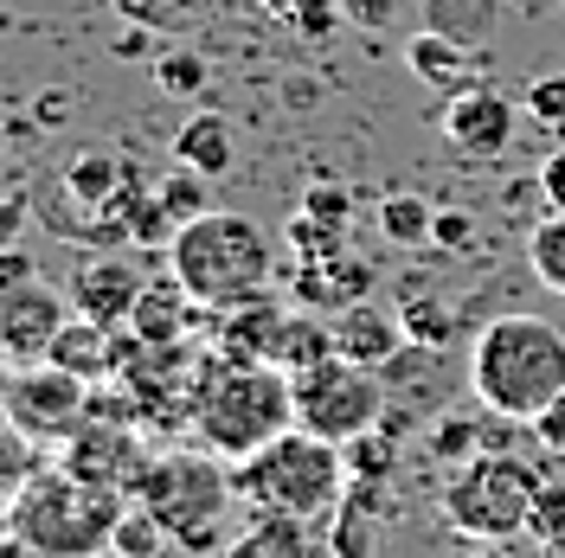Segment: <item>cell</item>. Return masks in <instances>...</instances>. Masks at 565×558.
Returning <instances> with one entry per match:
<instances>
[{
  "label": "cell",
  "instance_id": "obj_1",
  "mask_svg": "<svg viewBox=\"0 0 565 558\" xmlns=\"http://www.w3.org/2000/svg\"><path fill=\"white\" fill-rule=\"evenodd\" d=\"M469 391L501 423H533L553 398H565V328L540 314H501L476 334Z\"/></svg>",
  "mask_w": 565,
  "mask_h": 558
},
{
  "label": "cell",
  "instance_id": "obj_2",
  "mask_svg": "<svg viewBox=\"0 0 565 558\" xmlns=\"http://www.w3.org/2000/svg\"><path fill=\"white\" fill-rule=\"evenodd\" d=\"M168 264H174V277L186 282V296L200 309L225 314V309H245V302H264L270 296L277 245H270V232L257 218L212 206L168 238Z\"/></svg>",
  "mask_w": 565,
  "mask_h": 558
},
{
  "label": "cell",
  "instance_id": "obj_3",
  "mask_svg": "<svg viewBox=\"0 0 565 558\" xmlns=\"http://www.w3.org/2000/svg\"><path fill=\"white\" fill-rule=\"evenodd\" d=\"M289 423H296V385L282 366H232L225 353L200 360V391H193V418H186L200 450L245 462Z\"/></svg>",
  "mask_w": 565,
  "mask_h": 558
},
{
  "label": "cell",
  "instance_id": "obj_4",
  "mask_svg": "<svg viewBox=\"0 0 565 558\" xmlns=\"http://www.w3.org/2000/svg\"><path fill=\"white\" fill-rule=\"evenodd\" d=\"M129 514V494L97 489L84 475H71L65 462L33 469L26 489L7 507V533L26 539L39 558H104L116 546V526Z\"/></svg>",
  "mask_w": 565,
  "mask_h": 558
},
{
  "label": "cell",
  "instance_id": "obj_5",
  "mask_svg": "<svg viewBox=\"0 0 565 558\" xmlns=\"http://www.w3.org/2000/svg\"><path fill=\"white\" fill-rule=\"evenodd\" d=\"M232 482L250 507H270V514H296V521H321L341 507L348 494V455L334 437H316L302 423H289L282 437H270L257 455L232 462Z\"/></svg>",
  "mask_w": 565,
  "mask_h": 558
},
{
  "label": "cell",
  "instance_id": "obj_6",
  "mask_svg": "<svg viewBox=\"0 0 565 558\" xmlns=\"http://www.w3.org/2000/svg\"><path fill=\"white\" fill-rule=\"evenodd\" d=\"M232 462L212 450H168L148 462V475L136 482V507H148L154 521L168 526L180 552H218V526H225V507H232Z\"/></svg>",
  "mask_w": 565,
  "mask_h": 558
},
{
  "label": "cell",
  "instance_id": "obj_7",
  "mask_svg": "<svg viewBox=\"0 0 565 558\" xmlns=\"http://www.w3.org/2000/svg\"><path fill=\"white\" fill-rule=\"evenodd\" d=\"M546 489V475L508 450H482L469 455L457 475L444 482V521L457 526L462 539L482 546H508L533 526V501Z\"/></svg>",
  "mask_w": 565,
  "mask_h": 558
},
{
  "label": "cell",
  "instance_id": "obj_8",
  "mask_svg": "<svg viewBox=\"0 0 565 558\" xmlns=\"http://www.w3.org/2000/svg\"><path fill=\"white\" fill-rule=\"evenodd\" d=\"M289 385H296V423L316 430V437L353 443V437L386 423V373L353 366L341 353H328L309 373H289Z\"/></svg>",
  "mask_w": 565,
  "mask_h": 558
},
{
  "label": "cell",
  "instance_id": "obj_9",
  "mask_svg": "<svg viewBox=\"0 0 565 558\" xmlns=\"http://www.w3.org/2000/svg\"><path fill=\"white\" fill-rule=\"evenodd\" d=\"M0 405L33 443H45V437L65 443L90 418V379H77L52 360H33V366H13V379H0Z\"/></svg>",
  "mask_w": 565,
  "mask_h": 558
},
{
  "label": "cell",
  "instance_id": "obj_10",
  "mask_svg": "<svg viewBox=\"0 0 565 558\" xmlns=\"http://www.w3.org/2000/svg\"><path fill=\"white\" fill-rule=\"evenodd\" d=\"M58 462H65L71 475H84V482H97V489H116V494L136 501V482L148 475L154 455H148V443H141L122 418L104 423V411H90V418L58 443Z\"/></svg>",
  "mask_w": 565,
  "mask_h": 558
},
{
  "label": "cell",
  "instance_id": "obj_11",
  "mask_svg": "<svg viewBox=\"0 0 565 558\" xmlns=\"http://www.w3.org/2000/svg\"><path fill=\"white\" fill-rule=\"evenodd\" d=\"M514 104L489 90V84H476V90H462V97H444V141L469 154V161H494V154H508L514 148Z\"/></svg>",
  "mask_w": 565,
  "mask_h": 558
},
{
  "label": "cell",
  "instance_id": "obj_12",
  "mask_svg": "<svg viewBox=\"0 0 565 558\" xmlns=\"http://www.w3.org/2000/svg\"><path fill=\"white\" fill-rule=\"evenodd\" d=\"M65 328V309L45 282H20V289H0V360L7 366H33L52 353V334Z\"/></svg>",
  "mask_w": 565,
  "mask_h": 558
},
{
  "label": "cell",
  "instance_id": "obj_13",
  "mask_svg": "<svg viewBox=\"0 0 565 558\" xmlns=\"http://www.w3.org/2000/svg\"><path fill=\"white\" fill-rule=\"evenodd\" d=\"M373 282L380 270L360 257V250H328V257H296V302L316 314H341L353 302H366L373 296Z\"/></svg>",
  "mask_w": 565,
  "mask_h": 558
},
{
  "label": "cell",
  "instance_id": "obj_14",
  "mask_svg": "<svg viewBox=\"0 0 565 558\" xmlns=\"http://www.w3.org/2000/svg\"><path fill=\"white\" fill-rule=\"evenodd\" d=\"M141 270L129 264V257H84L77 264V277H71V302H77V314H90V321H104V328H129V314H136L141 302Z\"/></svg>",
  "mask_w": 565,
  "mask_h": 558
},
{
  "label": "cell",
  "instance_id": "obj_15",
  "mask_svg": "<svg viewBox=\"0 0 565 558\" xmlns=\"http://www.w3.org/2000/svg\"><path fill=\"white\" fill-rule=\"evenodd\" d=\"M328 321H334V353L353 360V366H373V373H386L405 353V341H412L398 309H373V302H353V309L328 314Z\"/></svg>",
  "mask_w": 565,
  "mask_h": 558
},
{
  "label": "cell",
  "instance_id": "obj_16",
  "mask_svg": "<svg viewBox=\"0 0 565 558\" xmlns=\"http://www.w3.org/2000/svg\"><path fill=\"white\" fill-rule=\"evenodd\" d=\"M405 71L418 77L424 90H437V97H462V90L482 84L476 77V52L462 39L437 33V26H418V33L405 39Z\"/></svg>",
  "mask_w": 565,
  "mask_h": 558
},
{
  "label": "cell",
  "instance_id": "obj_17",
  "mask_svg": "<svg viewBox=\"0 0 565 558\" xmlns=\"http://www.w3.org/2000/svg\"><path fill=\"white\" fill-rule=\"evenodd\" d=\"M282 314L270 296L264 302H245V309H225L218 314V341L212 353H225L232 366H277V334H282Z\"/></svg>",
  "mask_w": 565,
  "mask_h": 558
},
{
  "label": "cell",
  "instance_id": "obj_18",
  "mask_svg": "<svg viewBox=\"0 0 565 558\" xmlns=\"http://www.w3.org/2000/svg\"><path fill=\"white\" fill-rule=\"evenodd\" d=\"M116 353H122V328H104V321L77 314V321H65V328L52 334V353H45V360L97 385V379H109V373H116Z\"/></svg>",
  "mask_w": 565,
  "mask_h": 558
},
{
  "label": "cell",
  "instance_id": "obj_19",
  "mask_svg": "<svg viewBox=\"0 0 565 558\" xmlns=\"http://www.w3.org/2000/svg\"><path fill=\"white\" fill-rule=\"evenodd\" d=\"M193 314H206L193 296H186V282H148L141 289L136 314H129V334L148 341V347H180L186 334H193Z\"/></svg>",
  "mask_w": 565,
  "mask_h": 558
},
{
  "label": "cell",
  "instance_id": "obj_20",
  "mask_svg": "<svg viewBox=\"0 0 565 558\" xmlns=\"http://www.w3.org/2000/svg\"><path fill=\"white\" fill-rule=\"evenodd\" d=\"M380 514H386V482H353L334 507V533H328L334 558H380V539H373Z\"/></svg>",
  "mask_w": 565,
  "mask_h": 558
},
{
  "label": "cell",
  "instance_id": "obj_21",
  "mask_svg": "<svg viewBox=\"0 0 565 558\" xmlns=\"http://www.w3.org/2000/svg\"><path fill=\"white\" fill-rule=\"evenodd\" d=\"M309 521L296 514H270V507H250V526L238 539H225L212 558H309Z\"/></svg>",
  "mask_w": 565,
  "mask_h": 558
},
{
  "label": "cell",
  "instance_id": "obj_22",
  "mask_svg": "<svg viewBox=\"0 0 565 558\" xmlns=\"http://www.w3.org/2000/svg\"><path fill=\"white\" fill-rule=\"evenodd\" d=\"M232 122L218 116V109H200V116H186L174 129V161L180 168H193V174H206V180H225L232 174Z\"/></svg>",
  "mask_w": 565,
  "mask_h": 558
},
{
  "label": "cell",
  "instance_id": "obj_23",
  "mask_svg": "<svg viewBox=\"0 0 565 558\" xmlns=\"http://www.w3.org/2000/svg\"><path fill=\"white\" fill-rule=\"evenodd\" d=\"M398 321H405V334H412V347L424 353H437V347H450L462 334V314L444 302V296H430L424 282H405L398 289Z\"/></svg>",
  "mask_w": 565,
  "mask_h": 558
},
{
  "label": "cell",
  "instance_id": "obj_24",
  "mask_svg": "<svg viewBox=\"0 0 565 558\" xmlns=\"http://www.w3.org/2000/svg\"><path fill=\"white\" fill-rule=\"evenodd\" d=\"M424 26L462 39L469 52H482L501 26V0H424Z\"/></svg>",
  "mask_w": 565,
  "mask_h": 558
},
{
  "label": "cell",
  "instance_id": "obj_25",
  "mask_svg": "<svg viewBox=\"0 0 565 558\" xmlns=\"http://www.w3.org/2000/svg\"><path fill=\"white\" fill-rule=\"evenodd\" d=\"M334 353V321H321L316 309L302 314H282V334H277V366L282 373H309Z\"/></svg>",
  "mask_w": 565,
  "mask_h": 558
},
{
  "label": "cell",
  "instance_id": "obj_26",
  "mask_svg": "<svg viewBox=\"0 0 565 558\" xmlns=\"http://www.w3.org/2000/svg\"><path fill=\"white\" fill-rule=\"evenodd\" d=\"M154 200H161V212H168V225H193L200 212H212V180L193 174V168H168V174H154Z\"/></svg>",
  "mask_w": 565,
  "mask_h": 558
},
{
  "label": "cell",
  "instance_id": "obj_27",
  "mask_svg": "<svg viewBox=\"0 0 565 558\" xmlns=\"http://www.w3.org/2000/svg\"><path fill=\"white\" fill-rule=\"evenodd\" d=\"M430 225H437V212L424 206L418 193H386L380 200V238L386 245H430Z\"/></svg>",
  "mask_w": 565,
  "mask_h": 558
},
{
  "label": "cell",
  "instance_id": "obj_28",
  "mask_svg": "<svg viewBox=\"0 0 565 558\" xmlns=\"http://www.w3.org/2000/svg\"><path fill=\"white\" fill-rule=\"evenodd\" d=\"M26 475H33V437L7 418V405H0V514L13 507V494L26 489Z\"/></svg>",
  "mask_w": 565,
  "mask_h": 558
},
{
  "label": "cell",
  "instance_id": "obj_29",
  "mask_svg": "<svg viewBox=\"0 0 565 558\" xmlns=\"http://www.w3.org/2000/svg\"><path fill=\"white\" fill-rule=\"evenodd\" d=\"M527 264H533V277L546 282L553 296H565V212H553V218H540V225H533Z\"/></svg>",
  "mask_w": 565,
  "mask_h": 558
},
{
  "label": "cell",
  "instance_id": "obj_30",
  "mask_svg": "<svg viewBox=\"0 0 565 558\" xmlns=\"http://www.w3.org/2000/svg\"><path fill=\"white\" fill-rule=\"evenodd\" d=\"M282 26H296L302 39H334L348 20H341V0H264Z\"/></svg>",
  "mask_w": 565,
  "mask_h": 558
},
{
  "label": "cell",
  "instance_id": "obj_31",
  "mask_svg": "<svg viewBox=\"0 0 565 558\" xmlns=\"http://www.w3.org/2000/svg\"><path fill=\"white\" fill-rule=\"evenodd\" d=\"M168 546H174V539H168V526L154 521L148 507L129 501V514H122V526H116V546H109V552H116V558H161Z\"/></svg>",
  "mask_w": 565,
  "mask_h": 558
},
{
  "label": "cell",
  "instance_id": "obj_32",
  "mask_svg": "<svg viewBox=\"0 0 565 558\" xmlns=\"http://www.w3.org/2000/svg\"><path fill=\"white\" fill-rule=\"evenodd\" d=\"M206 52H186V45H180V52H161V58H154V84H161V90H168V97H180V104H186V97H200V90H206Z\"/></svg>",
  "mask_w": 565,
  "mask_h": 558
},
{
  "label": "cell",
  "instance_id": "obj_33",
  "mask_svg": "<svg viewBox=\"0 0 565 558\" xmlns=\"http://www.w3.org/2000/svg\"><path fill=\"white\" fill-rule=\"evenodd\" d=\"M341 455H348V475L353 482H386L392 475V437H386V423L380 430H366V437H353V443H341Z\"/></svg>",
  "mask_w": 565,
  "mask_h": 558
},
{
  "label": "cell",
  "instance_id": "obj_34",
  "mask_svg": "<svg viewBox=\"0 0 565 558\" xmlns=\"http://www.w3.org/2000/svg\"><path fill=\"white\" fill-rule=\"evenodd\" d=\"M282 238H289V250H296V257H328V250H348V225L316 218V212H296Z\"/></svg>",
  "mask_w": 565,
  "mask_h": 558
},
{
  "label": "cell",
  "instance_id": "obj_35",
  "mask_svg": "<svg viewBox=\"0 0 565 558\" xmlns=\"http://www.w3.org/2000/svg\"><path fill=\"white\" fill-rule=\"evenodd\" d=\"M129 26H154V33H168V26H186L206 0H109Z\"/></svg>",
  "mask_w": 565,
  "mask_h": 558
},
{
  "label": "cell",
  "instance_id": "obj_36",
  "mask_svg": "<svg viewBox=\"0 0 565 558\" xmlns=\"http://www.w3.org/2000/svg\"><path fill=\"white\" fill-rule=\"evenodd\" d=\"M482 437H489V430H482V423L476 418H462V411H450V418L437 423V430H430V443H424V450L437 455V462H469V455H476V443H482Z\"/></svg>",
  "mask_w": 565,
  "mask_h": 558
},
{
  "label": "cell",
  "instance_id": "obj_37",
  "mask_svg": "<svg viewBox=\"0 0 565 558\" xmlns=\"http://www.w3.org/2000/svg\"><path fill=\"white\" fill-rule=\"evenodd\" d=\"M527 539H540L546 552H565V482H546V489H540Z\"/></svg>",
  "mask_w": 565,
  "mask_h": 558
},
{
  "label": "cell",
  "instance_id": "obj_38",
  "mask_svg": "<svg viewBox=\"0 0 565 558\" xmlns=\"http://www.w3.org/2000/svg\"><path fill=\"white\" fill-rule=\"evenodd\" d=\"M527 116L533 122H565V71H546V77H533L527 84Z\"/></svg>",
  "mask_w": 565,
  "mask_h": 558
},
{
  "label": "cell",
  "instance_id": "obj_39",
  "mask_svg": "<svg viewBox=\"0 0 565 558\" xmlns=\"http://www.w3.org/2000/svg\"><path fill=\"white\" fill-rule=\"evenodd\" d=\"M341 20L360 26V33H380V26L398 20V0H341Z\"/></svg>",
  "mask_w": 565,
  "mask_h": 558
},
{
  "label": "cell",
  "instance_id": "obj_40",
  "mask_svg": "<svg viewBox=\"0 0 565 558\" xmlns=\"http://www.w3.org/2000/svg\"><path fill=\"white\" fill-rule=\"evenodd\" d=\"M302 212H316V218H334V225H348L353 193H348V186H328V180H321V186H309V193H302Z\"/></svg>",
  "mask_w": 565,
  "mask_h": 558
},
{
  "label": "cell",
  "instance_id": "obj_41",
  "mask_svg": "<svg viewBox=\"0 0 565 558\" xmlns=\"http://www.w3.org/2000/svg\"><path fill=\"white\" fill-rule=\"evenodd\" d=\"M476 238V218L469 212H437V225H430V245L437 250H462Z\"/></svg>",
  "mask_w": 565,
  "mask_h": 558
},
{
  "label": "cell",
  "instance_id": "obj_42",
  "mask_svg": "<svg viewBox=\"0 0 565 558\" xmlns=\"http://www.w3.org/2000/svg\"><path fill=\"white\" fill-rule=\"evenodd\" d=\"M533 437H540V450H553L565 462V398H553V405L533 418Z\"/></svg>",
  "mask_w": 565,
  "mask_h": 558
},
{
  "label": "cell",
  "instance_id": "obj_43",
  "mask_svg": "<svg viewBox=\"0 0 565 558\" xmlns=\"http://www.w3.org/2000/svg\"><path fill=\"white\" fill-rule=\"evenodd\" d=\"M33 277H39V264H33L20 245L0 250V289H20V282H33Z\"/></svg>",
  "mask_w": 565,
  "mask_h": 558
},
{
  "label": "cell",
  "instance_id": "obj_44",
  "mask_svg": "<svg viewBox=\"0 0 565 558\" xmlns=\"http://www.w3.org/2000/svg\"><path fill=\"white\" fill-rule=\"evenodd\" d=\"M26 212H33V200H26V193H7V200H0V250H7L13 238H20Z\"/></svg>",
  "mask_w": 565,
  "mask_h": 558
},
{
  "label": "cell",
  "instance_id": "obj_45",
  "mask_svg": "<svg viewBox=\"0 0 565 558\" xmlns=\"http://www.w3.org/2000/svg\"><path fill=\"white\" fill-rule=\"evenodd\" d=\"M540 193L553 200V212H565V148L559 154H546V168H540Z\"/></svg>",
  "mask_w": 565,
  "mask_h": 558
},
{
  "label": "cell",
  "instance_id": "obj_46",
  "mask_svg": "<svg viewBox=\"0 0 565 558\" xmlns=\"http://www.w3.org/2000/svg\"><path fill=\"white\" fill-rule=\"evenodd\" d=\"M148 52H154V26H129L116 39V58H148Z\"/></svg>",
  "mask_w": 565,
  "mask_h": 558
},
{
  "label": "cell",
  "instance_id": "obj_47",
  "mask_svg": "<svg viewBox=\"0 0 565 558\" xmlns=\"http://www.w3.org/2000/svg\"><path fill=\"white\" fill-rule=\"evenodd\" d=\"M0 558H39V552L26 546V539H13V533H7V539H0Z\"/></svg>",
  "mask_w": 565,
  "mask_h": 558
},
{
  "label": "cell",
  "instance_id": "obj_48",
  "mask_svg": "<svg viewBox=\"0 0 565 558\" xmlns=\"http://www.w3.org/2000/svg\"><path fill=\"white\" fill-rule=\"evenodd\" d=\"M0 148H7V129H0Z\"/></svg>",
  "mask_w": 565,
  "mask_h": 558
},
{
  "label": "cell",
  "instance_id": "obj_49",
  "mask_svg": "<svg viewBox=\"0 0 565 558\" xmlns=\"http://www.w3.org/2000/svg\"><path fill=\"white\" fill-rule=\"evenodd\" d=\"M559 7H565V0H559Z\"/></svg>",
  "mask_w": 565,
  "mask_h": 558
}]
</instances>
